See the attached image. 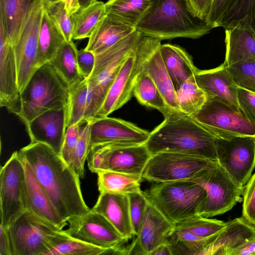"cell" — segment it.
<instances>
[{"label": "cell", "mask_w": 255, "mask_h": 255, "mask_svg": "<svg viewBox=\"0 0 255 255\" xmlns=\"http://www.w3.org/2000/svg\"><path fill=\"white\" fill-rule=\"evenodd\" d=\"M18 152L64 221L68 223L90 210L83 197L80 177L60 154L40 142H30Z\"/></svg>", "instance_id": "cell-1"}, {"label": "cell", "mask_w": 255, "mask_h": 255, "mask_svg": "<svg viewBox=\"0 0 255 255\" xmlns=\"http://www.w3.org/2000/svg\"><path fill=\"white\" fill-rule=\"evenodd\" d=\"M216 137L191 116L172 110L150 132L145 144L152 155L175 152L217 161Z\"/></svg>", "instance_id": "cell-2"}, {"label": "cell", "mask_w": 255, "mask_h": 255, "mask_svg": "<svg viewBox=\"0 0 255 255\" xmlns=\"http://www.w3.org/2000/svg\"><path fill=\"white\" fill-rule=\"evenodd\" d=\"M212 29L206 21L190 12L184 0H154L136 26L143 36L160 40L196 39Z\"/></svg>", "instance_id": "cell-3"}, {"label": "cell", "mask_w": 255, "mask_h": 255, "mask_svg": "<svg viewBox=\"0 0 255 255\" xmlns=\"http://www.w3.org/2000/svg\"><path fill=\"white\" fill-rule=\"evenodd\" d=\"M69 86L48 62L39 67L20 93L18 117L26 125L42 113L67 107Z\"/></svg>", "instance_id": "cell-4"}, {"label": "cell", "mask_w": 255, "mask_h": 255, "mask_svg": "<svg viewBox=\"0 0 255 255\" xmlns=\"http://www.w3.org/2000/svg\"><path fill=\"white\" fill-rule=\"evenodd\" d=\"M135 30L127 37L104 51L95 55L92 73L87 79L90 103L84 119H94L124 63L143 37Z\"/></svg>", "instance_id": "cell-5"}, {"label": "cell", "mask_w": 255, "mask_h": 255, "mask_svg": "<svg viewBox=\"0 0 255 255\" xmlns=\"http://www.w3.org/2000/svg\"><path fill=\"white\" fill-rule=\"evenodd\" d=\"M144 194L149 201L175 225L200 216L206 196L202 185L190 181L155 183Z\"/></svg>", "instance_id": "cell-6"}, {"label": "cell", "mask_w": 255, "mask_h": 255, "mask_svg": "<svg viewBox=\"0 0 255 255\" xmlns=\"http://www.w3.org/2000/svg\"><path fill=\"white\" fill-rule=\"evenodd\" d=\"M13 255H43L69 236L28 210L7 228Z\"/></svg>", "instance_id": "cell-7"}, {"label": "cell", "mask_w": 255, "mask_h": 255, "mask_svg": "<svg viewBox=\"0 0 255 255\" xmlns=\"http://www.w3.org/2000/svg\"><path fill=\"white\" fill-rule=\"evenodd\" d=\"M219 165L216 161L187 154L159 152L146 164L142 179L155 182L194 181Z\"/></svg>", "instance_id": "cell-8"}, {"label": "cell", "mask_w": 255, "mask_h": 255, "mask_svg": "<svg viewBox=\"0 0 255 255\" xmlns=\"http://www.w3.org/2000/svg\"><path fill=\"white\" fill-rule=\"evenodd\" d=\"M26 210L25 167L19 152L16 151L0 168V224L8 228Z\"/></svg>", "instance_id": "cell-9"}, {"label": "cell", "mask_w": 255, "mask_h": 255, "mask_svg": "<svg viewBox=\"0 0 255 255\" xmlns=\"http://www.w3.org/2000/svg\"><path fill=\"white\" fill-rule=\"evenodd\" d=\"M191 117L217 137L255 136V123L216 97H207L202 108Z\"/></svg>", "instance_id": "cell-10"}, {"label": "cell", "mask_w": 255, "mask_h": 255, "mask_svg": "<svg viewBox=\"0 0 255 255\" xmlns=\"http://www.w3.org/2000/svg\"><path fill=\"white\" fill-rule=\"evenodd\" d=\"M217 162L232 180L244 188L255 167V136L216 137Z\"/></svg>", "instance_id": "cell-11"}, {"label": "cell", "mask_w": 255, "mask_h": 255, "mask_svg": "<svg viewBox=\"0 0 255 255\" xmlns=\"http://www.w3.org/2000/svg\"><path fill=\"white\" fill-rule=\"evenodd\" d=\"M206 190L200 216L210 218L229 211L242 201L244 188L239 187L219 165L193 181Z\"/></svg>", "instance_id": "cell-12"}, {"label": "cell", "mask_w": 255, "mask_h": 255, "mask_svg": "<svg viewBox=\"0 0 255 255\" xmlns=\"http://www.w3.org/2000/svg\"><path fill=\"white\" fill-rule=\"evenodd\" d=\"M65 232L70 237L114 252L127 240L102 215L91 209L85 214L68 222Z\"/></svg>", "instance_id": "cell-13"}, {"label": "cell", "mask_w": 255, "mask_h": 255, "mask_svg": "<svg viewBox=\"0 0 255 255\" xmlns=\"http://www.w3.org/2000/svg\"><path fill=\"white\" fill-rule=\"evenodd\" d=\"M44 11V1L40 0L33 9L18 42L13 46L20 93L39 68L37 63L38 39Z\"/></svg>", "instance_id": "cell-14"}, {"label": "cell", "mask_w": 255, "mask_h": 255, "mask_svg": "<svg viewBox=\"0 0 255 255\" xmlns=\"http://www.w3.org/2000/svg\"><path fill=\"white\" fill-rule=\"evenodd\" d=\"M161 40L143 36L136 48L138 70L153 80L169 108L179 111L176 91L160 52Z\"/></svg>", "instance_id": "cell-15"}, {"label": "cell", "mask_w": 255, "mask_h": 255, "mask_svg": "<svg viewBox=\"0 0 255 255\" xmlns=\"http://www.w3.org/2000/svg\"><path fill=\"white\" fill-rule=\"evenodd\" d=\"M91 120L89 152L103 144H144L150 135L148 131L122 119L107 116Z\"/></svg>", "instance_id": "cell-16"}, {"label": "cell", "mask_w": 255, "mask_h": 255, "mask_svg": "<svg viewBox=\"0 0 255 255\" xmlns=\"http://www.w3.org/2000/svg\"><path fill=\"white\" fill-rule=\"evenodd\" d=\"M94 147L99 150L102 158L99 171L110 170L141 176L146 164L152 156L145 143L134 145L106 143L93 147Z\"/></svg>", "instance_id": "cell-17"}, {"label": "cell", "mask_w": 255, "mask_h": 255, "mask_svg": "<svg viewBox=\"0 0 255 255\" xmlns=\"http://www.w3.org/2000/svg\"><path fill=\"white\" fill-rule=\"evenodd\" d=\"M174 227L148 200L138 235L127 248V255H149L157 246L167 243Z\"/></svg>", "instance_id": "cell-18"}, {"label": "cell", "mask_w": 255, "mask_h": 255, "mask_svg": "<svg viewBox=\"0 0 255 255\" xmlns=\"http://www.w3.org/2000/svg\"><path fill=\"white\" fill-rule=\"evenodd\" d=\"M0 106L17 117L21 111L20 93L13 46L0 22Z\"/></svg>", "instance_id": "cell-19"}, {"label": "cell", "mask_w": 255, "mask_h": 255, "mask_svg": "<svg viewBox=\"0 0 255 255\" xmlns=\"http://www.w3.org/2000/svg\"><path fill=\"white\" fill-rule=\"evenodd\" d=\"M136 48L127 58L94 118L108 116L131 99L138 73Z\"/></svg>", "instance_id": "cell-20"}, {"label": "cell", "mask_w": 255, "mask_h": 255, "mask_svg": "<svg viewBox=\"0 0 255 255\" xmlns=\"http://www.w3.org/2000/svg\"><path fill=\"white\" fill-rule=\"evenodd\" d=\"M66 107L48 110L25 125L31 142H40L60 154L66 130Z\"/></svg>", "instance_id": "cell-21"}, {"label": "cell", "mask_w": 255, "mask_h": 255, "mask_svg": "<svg viewBox=\"0 0 255 255\" xmlns=\"http://www.w3.org/2000/svg\"><path fill=\"white\" fill-rule=\"evenodd\" d=\"M194 78L196 83L207 97L219 98L235 110L241 112L237 100L238 87L225 63L212 69H198Z\"/></svg>", "instance_id": "cell-22"}, {"label": "cell", "mask_w": 255, "mask_h": 255, "mask_svg": "<svg viewBox=\"0 0 255 255\" xmlns=\"http://www.w3.org/2000/svg\"><path fill=\"white\" fill-rule=\"evenodd\" d=\"M255 237V226L243 217L237 218L227 222L200 255H230L235 250Z\"/></svg>", "instance_id": "cell-23"}, {"label": "cell", "mask_w": 255, "mask_h": 255, "mask_svg": "<svg viewBox=\"0 0 255 255\" xmlns=\"http://www.w3.org/2000/svg\"><path fill=\"white\" fill-rule=\"evenodd\" d=\"M91 209L104 216L127 240L134 236L129 215L128 194L100 193Z\"/></svg>", "instance_id": "cell-24"}, {"label": "cell", "mask_w": 255, "mask_h": 255, "mask_svg": "<svg viewBox=\"0 0 255 255\" xmlns=\"http://www.w3.org/2000/svg\"><path fill=\"white\" fill-rule=\"evenodd\" d=\"M21 158L25 170L27 210L63 229L68 223L59 215L39 183L33 170Z\"/></svg>", "instance_id": "cell-25"}, {"label": "cell", "mask_w": 255, "mask_h": 255, "mask_svg": "<svg viewBox=\"0 0 255 255\" xmlns=\"http://www.w3.org/2000/svg\"><path fill=\"white\" fill-rule=\"evenodd\" d=\"M40 0H0V22L9 43L18 42L31 12Z\"/></svg>", "instance_id": "cell-26"}, {"label": "cell", "mask_w": 255, "mask_h": 255, "mask_svg": "<svg viewBox=\"0 0 255 255\" xmlns=\"http://www.w3.org/2000/svg\"><path fill=\"white\" fill-rule=\"evenodd\" d=\"M136 29L121 21L114 15L107 13L89 37L86 50L99 54L113 46Z\"/></svg>", "instance_id": "cell-27"}, {"label": "cell", "mask_w": 255, "mask_h": 255, "mask_svg": "<svg viewBox=\"0 0 255 255\" xmlns=\"http://www.w3.org/2000/svg\"><path fill=\"white\" fill-rule=\"evenodd\" d=\"M160 52L176 91L183 83L194 76L198 69L194 65L192 57L183 48L178 45L161 44Z\"/></svg>", "instance_id": "cell-28"}, {"label": "cell", "mask_w": 255, "mask_h": 255, "mask_svg": "<svg viewBox=\"0 0 255 255\" xmlns=\"http://www.w3.org/2000/svg\"><path fill=\"white\" fill-rule=\"evenodd\" d=\"M225 29L226 58L229 66L242 60H255V31L239 24Z\"/></svg>", "instance_id": "cell-29"}, {"label": "cell", "mask_w": 255, "mask_h": 255, "mask_svg": "<svg viewBox=\"0 0 255 255\" xmlns=\"http://www.w3.org/2000/svg\"><path fill=\"white\" fill-rule=\"evenodd\" d=\"M65 41L62 32L44 8L39 34L37 57L38 67L48 63Z\"/></svg>", "instance_id": "cell-30"}, {"label": "cell", "mask_w": 255, "mask_h": 255, "mask_svg": "<svg viewBox=\"0 0 255 255\" xmlns=\"http://www.w3.org/2000/svg\"><path fill=\"white\" fill-rule=\"evenodd\" d=\"M133 95L141 105L157 110L164 118L173 110L167 104L153 80L145 72L138 70Z\"/></svg>", "instance_id": "cell-31"}, {"label": "cell", "mask_w": 255, "mask_h": 255, "mask_svg": "<svg viewBox=\"0 0 255 255\" xmlns=\"http://www.w3.org/2000/svg\"><path fill=\"white\" fill-rule=\"evenodd\" d=\"M77 50L73 40L66 41L49 62L69 87L85 79L78 67Z\"/></svg>", "instance_id": "cell-32"}, {"label": "cell", "mask_w": 255, "mask_h": 255, "mask_svg": "<svg viewBox=\"0 0 255 255\" xmlns=\"http://www.w3.org/2000/svg\"><path fill=\"white\" fill-rule=\"evenodd\" d=\"M98 187L100 193H111L128 194L141 191V176L110 170L98 172Z\"/></svg>", "instance_id": "cell-33"}, {"label": "cell", "mask_w": 255, "mask_h": 255, "mask_svg": "<svg viewBox=\"0 0 255 255\" xmlns=\"http://www.w3.org/2000/svg\"><path fill=\"white\" fill-rule=\"evenodd\" d=\"M106 14L105 3L101 1L97 0L84 9H79L71 15L73 22L72 39L89 38Z\"/></svg>", "instance_id": "cell-34"}, {"label": "cell", "mask_w": 255, "mask_h": 255, "mask_svg": "<svg viewBox=\"0 0 255 255\" xmlns=\"http://www.w3.org/2000/svg\"><path fill=\"white\" fill-rule=\"evenodd\" d=\"M154 0H108L105 3V8L107 13L136 28Z\"/></svg>", "instance_id": "cell-35"}, {"label": "cell", "mask_w": 255, "mask_h": 255, "mask_svg": "<svg viewBox=\"0 0 255 255\" xmlns=\"http://www.w3.org/2000/svg\"><path fill=\"white\" fill-rule=\"evenodd\" d=\"M69 99L66 107L67 128L84 119L90 103L87 79L69 86Z\"/></svg>", "instance_id": "cell-36"}, {"label": "cell", "mask_w": 255, "mask_h": 255, "mask_svg": "<svg viewBox=\"0 0 255 255\" xmlns=\"http://www.w3.org/2000/svg\"><path fill=\"white\" fill-rule=\"evenodd\" d=\"M217 235L204 238L185 231L174 229L169 235L167 243L169 245L172 255H200L207 245Z\"/></svg>", "instance_id": "cell-37"}, {"label": "cell", "mask_w": 255, "mask_h": 255, "mask_svg": "<svg viewBox=\"0 0 255 255\" xmlns=\"http://www.w3.org/2000/svg\"><path fill=\"white\" fill-rule=\"evenodd\" d=\"M179 111L190 116L196 113L207 100L205 93L198 86L194 76L185 81L176 91Z\"/></svg>", "instance_id": "cell-38"}, {"label": "cell", "mask_w": 255, "mask_h": 255, "mask_svg": "<svg viewBox=\"0 0 255 255\" xmlns=\"http://www.w3.org/2000/svg\"><path fill=\"white\" fill-rule=\"evenodd\" d=\"M113 251L69 236L45 252L43 255H100L111 254Z\"/></svg>", "instance_id": "cell-39"}, {"label": "cell", "mask_w": 255, "mask_h": 255, "mask_svg": "<svg viewBox=\"0 0 255 255\" xmlns=\"http://www.w3.org/2000/svg\"><path fill=\"white\" fill-rule=\"evenodd\" d=\"M227 223L223 221L197 216L176 224L174 229L185 231L199 237L208 238L217 235Z\"/></svg>", "instance_id": "cell-40"}, {"label": "cell", "mask_w": 255, "mask_h": 255, "mask_svg": "<svg viewBox=\"0 0 255 255\" xmlns=\"http://www.w3.org/2000/svg\"><path fill=\"white\" fill-rule=\"evenodd\" d=\"M91 120L83 119L79 123V138L70 166L80 178L85 175V163L89 153Z\"/></svg>", "instance_id": "cell-41"}, {"label": "cell", "mask_w": 255, "mask_h": 255, "mask_svg": "<svg viewBox=\"0 0 255 255\" xmlns=\"http://www.w3.org/2000/svg\"><path fill=\"white\" fill-rule=\"evenodd\" d=\"M228 68L238 87L255 94V60H242Z\"/></svg>", "instance_id": "cell-42"}, {"label": "cell", "mask_w": 255, "mask_h": 255, "mask_svg": "<svg viewBox=\"0 0 255 255\" xmlns=\"http://www.w3.org/2000/svg\"><path fill=\"white\" fill-rule=\"evenodd\" d=\"M44 8L62 32L66 41L69 42L72 40L73 22L72 16L68 13L63 1L44 5Z\"/></svg>", "instance_id": "cell-43"}, {"label": "cell", "mask_w": 255, "mask_h": 255, "mask_svg": "<svg viewBox=\"0 0 255 255\" xmlns=\"http://www.w3.org/2000/svg\"><path fill=\"white\" fill-rule=\"evenodd\" d=\"M129 215L134 236L138 235L148 200L142 191L128 194Z\"/></svg>", "instance_id": "cell-44"}, {"label": "cell", "mask_w": 255, "mask_h": 255, "mask_svg": "<svg viewBox=\"0 0 255 255\" xmlns=\"http://www.w3.org/2000/svg\"><path fill=\"white\" fill-rule=\"evenodd\" d=\"M238 0H213L206 21L212 28L222 25Z\"/></svg>", "instance_id": "cell-45"}, {"label": "cell", "mask_w": 255, "mask_h": 255, "mask_svg": "<svg viewBox=\"0 0 255 255\" xmlns=\"http://www.w3.org/2000/svg\"><path fill=\"white\" fill-rule=\"evenodd\" d=\"M243 195V217L255 226V173L244 186Z\"/></svg>", "instance_id": "cell-46"}, {"label": "cell", "mask_w": 255, "mask_h": 255, "mask_svg": "<svg viewBox=\"0 0 255 255\" xmlns=\"http://www.w3.org/2000/svg\"><path fill=\"white\" fill-rule=\"evenodd\" d=\"M79 138V123L68 127L66 128L60 155L69 165Z\"/></svg>", "instance_id": "cell-47"}, {"label": "cell", "mask_w": 255, "mask_h": 255, "mask_svg": "<svg viewBox=\"0 0 255 255\" xmlns=\"http://www.w3.org/2000/svg\"><path fill=\"white\" fill-rule=\"evenodd\" d=\"M237 100L242 113L250 121L255 123V94L238 87Z\"/></svg>", "instance_id": "cell-48"}, {"label": "cell", "mask_w": 255, "mask_h": 255, "mask_svg": "<svg viewBox=\"0 0 255 255\" xmlns=\"http://www.w3.org/2000/svg\"><path fill=\"white\" fill-rule=\"evenodd\" d=\"M77 61L82 76L87 79L92 73L95 63V54L92 51L81 49L77 50Z\"/></svg>", "instance_id": "cell-49"}, {"label": "cell", "mask_w": 255, "mask_h": 255, "mask_svg": "<svg viewBox=\"0 0 255 255\" xmlns=\"http://www.w3.org/2000/svg\"><path fill=\"white\" fill-rule=\"evenodd\" d=\"M184 0L189 10L195 17L206 21L213 0Z\"/></svg>", "instance_id": "cell-50"}, {"label": "cell", "mask_w": 255, "mask_h": 255, "mask_svg": "<svg viewBox=\"0 0 255 255\" xmlns=\"http://www.w3.org/2000/svg\"><path fill=\"white\" fill-rule=\"evenodd\" d=\"M0 255H13L8 229L0 225Z\"/></svg>", "instance_id": "cell-51"}, {"label": "cell", "mask_w": 255, "mask_h": 255, "mask_svg": "<svg viewBox=\"0 0 255 255\" xmlns=\"http://www.w3.org/2000/svg\"><path fill=\"white\" fill-rule=\"evenodd\" d=\"M230 255H255V237L235 250Z\"/></svg>", "instance_id": "cell-52"}, {"label": "cell", "mask_w": 255, "mask_h": 255, "mask_svg": "<svg viewBox=\"0 0 255 255\" xmlns=\"http://www.w3.org/2000/svg\"><path fill=\"white\" fill-rule=\"evenodd\" d=\"M149 255H172V253L169 245L166 243L157 246Z\"/></svg>", "instance_id": "cell-53"}, {"label": "cell", "mask_w": 255, "mask_h": 255, "mask_svg": "<svg viewBox=\"0 0 255 255\" xmlns=\"http://www.w3.org/2000/svg\"><path fill=\"white\" fill-rule=\"evenodd\" d=\"M68 13L70 15L77 11L79 8L78 0H62Z\"/></svg>", "instance_id": "cell-54"}, {"label": "cell", "mask_w": 255, "mask_h": 255, "mask_svg": "<svg viewBox=\"0 0 255 255\" xmlns=\"http://www.w3.org/2000/svg\"><path fill=\"white\" fill-rule=\"evenodd\" d=\"M96 1H97V0H78L80 6L79 9H84Z\"/></svg>", "instance_id": "cell-55"}, {"label": "cell", "mask_w": 255, "mask_h": 255, "mask_svg": "<svg viewBox=\"0 0 255 255\" xmlns=\"http://www.w3.org/2000/svg\"><path fill=\"white\" fill-rule=\"evenodd\" d=\"M62 0H43L44 5H48Z\"/></svg>", "instance_id": "cell-56"}]
</instances>
